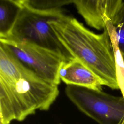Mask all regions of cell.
Segmentation results:
<instances>
[{
    "label": "cell",
    "instance_id": "9",
    "mask_svg": "<svg viewBox=\"0 0 124 124\" xmlns=\"http://www.w3.org/2000/svg\"><path fill=\"white\" fill-rule=\"evenodd\" d=\"M73 2L72 0H21L23 5L42 11L61 9L63 6L73 3Z\"/></svg>",
    "mask_w": 124,
    "mask_h": 124
},
{
    "label": "cell",
    "instance_id": "7",
    "mask_svg": "<svg viewBox=\"0 0 124 124\" xmlns=\"http://www.w3.org/2000/svg\"><path fill=\"white\" fill-rule=\"evenodd\" d=\"M59 77L67 85H75L102 91L103 81L80 61L76 58L63 62L59 72Z\"/></svg>",
    "mask_w": 124,
    "mask_h": 124
},
{
    "label": "cell",
    "instance_id": "3",
    "mask_svg": "<svg viewBox=\"0 0 124 124\" xmlns=\"http://www.w3.org/2000/svg\"><path fill=\"white\" fill-rule=\"evenodd\" d=\"M22 5L11 29L5 37L0 38L35 44L60 53L67 61L74 58L59 40L50 25V21L65 15L63 10L42 11Z\"/></svg>",
    "mask_w": 124,
    "mask_h": 124
},
{
    "label": "cell",
    "instance_id": "11",
    "mask_svg": "<svg viewBox=\"0 0 124 124\" xmlns=\"http://www.w3.org/2000/svg\"><path fill=\"white\" fill-rule=\"evenodd\" d=\"M123 59H124V57L123 58Z\"/></svg>",
    "mask_w": 124,
    "mask_h": 124
},
{
    "label": "cell",
    "instance_id": "2",
    "mask_svg": "<svg viewBox=\"0 0 124 124\" xmlns=\"http://www.w3.org/2000/svg\"><path fill=\"white\" fill-rule=\"evenodd\" d=\"M57 37L74 58L80 61L112 90L119 89L114 56L108 32L86 28L76 18L64 15L50 21Z\"/></svg>",
    "mask_w": 124,
    "mask_h": 124
},
{
    "label": "cell",
    "instance_id": "10",
    "mask_svg": "<svg viewBox=\"0 0 124 124\" xmlns=\"http://www.w3.org/2000/svg\"><path fill=\"white\" fill-rule=\"evenodd\" d=\"M114 26L117 36L118 45L123 57H124V5L119 12L114 22Z\"/></svg>",
    "mask_w": 124,
    "mask_h": 124
},
{
    "label": "cell",
    "instance_id": "8",
    "mask_svg": "<svg viewBox=\"0 0 124 124\" xmlns=\"http://www.w3.org/2000/svg\"><path fill=\"white\" fill-rule=\"evenodd\" d=\"M22 7L21 0H0V38L8 33Z\"/></svg>",
    "mask_w": 124,
    "mask_h": 124
},
{
    "label": "cell",
    "instance_id": "4",
    "mask_svg": "<svg viewBox=\"0 0 124 124\" xmlns=\"http://www.w3.org/2000/svg\"><path fill=\"white\" fill-rule=\"evenodd\" d=\"M65 93L79 111L99 124H123L124 98L102 91L66 85Z\"/></svg>",
    "mask_w": 124,
    "mask_h": 124
},
{
    "label": "cell",
    "instance_id": "6",
    "mask_svg": "<svg viewBox=\"0 0 124 124\" xmlns=\"http://www.w3.org/2000/svg\"><path fill=\"white\" fill-rule=\"evenodd\" d=\"M78 13L86 24L98 30L106 28V21L112 22L124 5L121 0H74Z\"/></svg>",
    "mask_w": 124,
    "mask_h": 124
},
{
    "label": "cell",
    "instance_id": "5",
    "mask_svg": "<svg viewBox=\"0 0 124 124\" xmlns=\"http://www.w3.org/2000/svg\"><path fill=\"white\" fill-rule=\"evenodd\" d=\"M0 44L41 78L58 86L60 84L59 69L62 62L67 61L62 55L55 51L25 42L0 38Z\"/></svg>",
    "mask_w": 124,
    "mask_h": 124
},
{
    "label": "cell",
    "instance_id": "1",
    "mask_svg": "<svg viewBox=\"0 0 124 124\" xmlns=\"http://www.w3.org/2000/svg\"><path fill=\"white\" fill-rule=\"evenodd\" d=\"M59 94L58 85L41 78L0 44V124L48 110Z\"/></svg>",
    "mask_w": 124,
    "mask_h": 124
}]
</instances>
